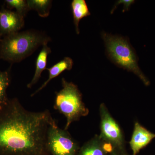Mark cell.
<instances>
[{
	"label": "cell",
	"mask_w": 155,
	"mask_h": 155,
	"mask_svg": "<svg viewBox=\"0 0 155 155\" xmlns=\"http://www.w3.org/2000/svg\"><path fill=\"white\" fill-rule=\"evenodd\" d=\"M27 1L28 9L35 10L39 16L41 17H48L51 7L52 1L50 0H28Z\"/></svg>",
	"instance_id": "cell-13"
},
{
	"label": "cell",
	"mask_w": 155,
	"mask_h": 155,
	"mask_svg": "<svg viewBox=\"0 0 155 155\" xmlns=\"http://www.w3.org/2000/svg\"><path fill=\"white\" fill-rule=\"evenodd\" d=\"M53 118L48 110L32 112L16 98L0 107V155H50L48 128Z\"/></svg>",
	"instance_id": "cell-1"
},
{
	"label": "cell",
	"mask_w": 155,
	"mask_h": 155,
	"mask_svg": "<svg viewBox=\"0 0 155 155\" xmlns=\"http://www.w3.org/2000/svg\"><path fill=\"white\" fill-rule=\"evenodd\" d=\"M5 2L9 8L16 9V12L23 17L29 11L27 1L25 0H6Z\"/></svg>",
	"instance_id": "cell-15"
},
{
	"label": "cell",
	"mask_w": 155,
	"mask_h": 155,
	"mask_svg": "<svg viewBox=\"0 0 155 155\" xmlns=\"http://www.w3.org/2000/svg\"><path fill=\"white\" fill-rule=\"evenodd\" d=\"M2 37H1V36H0V41H1V40H2Z\"/></svg>",
	"instance_id": "cell-17"
},
{
	"label": "cell",
	"mask_w": 155,
	"mask_h": 155,
	"mask_svg": "<svg viewBox=\"0 0 155 155\" xmlns=\"http://www.w3.org/2000/svg\"><path fill=\"white\" fill-rule=\"evenodd\" d=\"M10 82L9 71H0V107L7 104L9 99L7 90Z\"/></svg>",
	"instance_id": "cell-14"
},
{
	"label": "cell",
	"mask_w": 155,
	"mask_h": 155,
	"mask_svg": "<svg viewBox=\"0 0 155 155\" xmlns=\"http://www.w3.org/2000/svg\"><path fill=\"white\" fill-rule=\"evenodd\" d=\"M73 65V61L71 58L65 57L64 59L57 63L49 68H46L49 72V76L47 80L43 83L40 87L31 94V96H34L39 92L43 89L51 81L58 77L61 73L65 70H70L72 69Z\"/></svg>",
	"instance_id": "cell-10"
},
{
	"label": "cell",
	"mask_w": 155,
	"mask_h": 155,
	"mask_svg": "<svg viewBox=\"0 0 155 155\" xmlns=\"http://www.w3.org/2000/svg\"><path fill=\"white\" fill-rule=\"evenodd\" d=\"M110 155H130L125 150L114 149Z\"/></svg>",
	"instance_id": "cell-16"
},
{
	"label": "cell",
	"mask_w": 155,
	"mask_h": 155,
	"mask_svg": "<svg viewBox=\"0 0 155 155\" xmlns=\"http://www.w3.org/2000/svg\"><path fill=\"white\" fill-rule=\"evenodd\" d=\"M48 43H45L42 46L41 51L39 53L36 61V66L34 75L30 82L28 84L27 87L31 88L38 81L41 76L42 72L46 69L48 56L51 52V48L48 46Z\"/></svg>",
	"instance_id": "cell-11"
},
{
	"label": "cell",
	"mask_w": 155,
	"mask_h": 155,
	"mask_svg": "<svg viewBox=\"0 0 155 155\" xmlns=\"http://www.w3.org/2000/svg\"><path fill=\"white\" fill-rule=\"evenodd\" d=\"M100 115L101 138L114 149L125 150V136L122 129L104 103L100 106Z\"/></svg>",
	"instance_id": "cell-6"
},
{
	"label": "cell",
	"mask_w": 155,
	"mask_h": 155,
	"mask_svg": "<svg viewBox=\"0 0 155 155\" xmlns=\"http://www.w3.org/2000/svg\"><path fill=\"white\" fill-rule=\"evenodd\" d=\"M51 40L44 33L34 30L18 31L6 35L0 41V59L11 63H18Z\"/></svg>",
	"instance_id": "cell-2"
},
{
	"label": "cell",
	"mask_w": 155,
	"mask_h": 155,
	"mask_svg": "<svg viewBox=\"0 0 155 155\" xmlns=\"http://www.w3.org/2000/svg\"><path fill=\"white\" fill-rule=\"evenodd\" d=\"M62 84L63 88L56 93L54 108L66 117L64 129L67 130L72 123L87 116L89 111L83 102L82 94L77 85L64 78L62 79Z\"/></svg>",
	"instance_id": "cell-4"
},
{
	"label": "cell",
	"mask_w": 155,
	"mask_h": 155,
	"mask_svg": "<svg viewBox=\"0 0 155 155\" xmlns=\"http://www.w3.org/2000/svg\"><path fill=\"white\" fill-rule=\"evenodd\" d=\"M102 37L111 61L118 67L133 72L145 85L149 86L150 81L139 68L135 51L127 39L105 32L102 33Z\"/></svg>",
	"instance_id": "cell-3"
},
{
	"label": "cell",
	"mask_w": 155,
	"mask_h": 155,
	"mask_svg": "<svg viewBox=\"0 0 155 155\" xmlns=\"http://www.w3.org/2000/svg\"><path fill=\"white\" fill-rule=\"evenodd\" d=\"M155 138V134L150 132L138 122H136L129 144L132 155H137Z\"/></svg>",
	"instance_id": "cell-8"
},
{
	"label": "cell",
	"mask_w": 155,
	"mask_h": 155,
	"mask_svg": "<svg viewBox=\"0 0 155 155\" xmlns=\"http://www.w3.org/2000/svg\"><path fill=\"white\" fill-rule=\"evenodd\" d=\"M71 9L75 31L77 34H79V22L83 18L89 16L90 12L84 0H73L71 3Z\"/></svg>",
	"instance_id": "cell-12"
},
{
	"label": "cell",
	"mask_w": 155,
	"mask_h": 155,
	"mask_svg": "<svg viewBox=\"0 0 155 155\" xmlns=\"http://www.w3.org/2000/svg\"><path fill=\"white\" fill-rule=\"evenodd\" d=\"M114 147L95 135L80 147L77 155H110Z\"/></svg>",
	"instance_id": "cell-9"
},
{
	"label": "cell",
	"mask_w": 155,
	"mask_h": 155,
	"mask_svg": "<svg viewBox=\"0 0 155 155\" xmlns=\"http://www.w3.org/2000/svg\"><path fill=\"white\" fill-rule=\"evenodd\" d=\"M46 147L50 155H77L80 147L67 130L59 127L54 119L48 128Z\"/></svg>",
	"instance_id": "cell-5"
},
{
	"label": "cell",
	"mask_w": 155,
	"mask_h": 155,
	"mask_svg": "<svg viewBox=\"0 0 155 155\" xmlns=\"http://www.w3.org/2000/svg\"><path fill=\"white\" fill-rule=\"evenodd\" d=\"M24 17L16 11L4 8L0 10V36L18 32L24 25Z\"/></svg>",
	"instance_id": "cell-7"
}]
</instances>
